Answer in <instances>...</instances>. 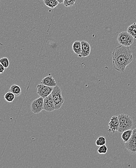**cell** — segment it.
<instances>
[{
  "label": "cell",
  "mask_w": 136,
  "mask_h": 168,
  "mask_svg": "<svg viewBox=\"0 0 136 168\" xmlns=\"http://www.w3.org/2000/svg\"><path fill=\"white\" fill-rule=\"evenodd\" d=\"M133 56L129 47H117L112 53L113 66L115 69L124 72L125 68L133 60Z\"/></svg>",
  "instance_id": "1"
},
{
  "label": "cell",
  "mask_w": 136,
  "mask_h": 168,
  "mask_svg": "<svg viewBox=\"0 0 136 168\" xmlns=\"http://www.w3.org/2000/svg\"><path fill=\"white\" fill-rule=\"evenodd\" d=\"M118 117L119 120L118 132L123 133L125 131L131 129L133 125V121L130 116L125 114H121Z\"/></svg>",
  "instance_id": "2"
},
{
  "label": "cell",
  "mask_w": 136,
  "mask_h": 168,
  "mask_svg": "<svg viewBox=\"0 0 136 168\" xmlns=\"http://www.w3.org/2000/svg\"><path fill=\"white\" fill-rule=\"evenodd\" d=\"M51 95L54 103L55 110H59L62 107L64 101V99L62 95V90L59 86H56L53 87Z\"/></svg>",
  "instance_id": "3"
},
{
  "label": "cell",
  "mask_w": 136,
  "mask_h": 168,
  "mask_svg": "<svg viewBox=\"0 0 136 168\" xmlns=\"http://www.w3.org/2000/svg\"><path fill=\"white\" fill-rule=\"evenodd\" d=\"M118 42L121 45L129 47L133 44L134 38L127 31L122 32L118 34L117 38Z\"/></svg>",
  "instance_id": "4"
},
{
  "label": "cell",
  "mask_w": 136,
  "mask_h": 168,
  "mask_svg": "<svg viewBox=\"0 0 136 168\" xmlns=\"http://www.w3.org/2000/svg\"><path fill=\"white\" fill-rule=\"evenodd\" d=\"M43 102L44 99L42 97L37 98L34 100L31 105V108L32 112L35 114H38L41 112L42 110H44Z\"/></svg>",
  "instance_id": "5"
},
{
  "label": "cell",
  "mask_w": 136,
  "mask_h": 168,
  "mask_svg": "<svg viewBox=\"0 0 136 168\" xmlns=\"http://www.w3.org/2000/svg\"><path fill=\"white\" fill-rule=\"evenodd\" d=\"M53 89V87L47 86L41 83L37 86V93L40 97L45 99L51 94Z\"/></svg>",
  "instance_id": "6"
},
{
  "label": "cell",
  "mask_w": 136,
  "mask_h": 168,
  "mask_svg": "<svg viewBox=\"0 0 136 168\" xmlns=\"http://www.w3.org/2000/svg\"><path fill=\"white\" fill-rule=\"evenodd\" d=\"M43 105H44V110L47 112H52L55 110L54 103L52 99L51 94L44 99Z\"/></svg>",
  "instance_id": "7"
},
{
  "label": "cell",
  "mask_w": 136,
  "mask_h": 168,
  "mask_svg": "<svg viewBox=\"0 0 136 168\" xmlns=\"http://www.w3.org/2000/svg\"><path fill=\"white\" fill-rule=\"evenodd\" d=\"M119 126V120L118 116H113L111 118L108 123V131L115 133L116 131H118Z\"/></svg>",
  "instance_id": "8"
},
{
  "label": "cell",
  "mask_w": 136,
  "mask_h": 168,
  "mask_svg": "<svg viewBox=\"0 0 136 168\" xmlns=\"http://www.w3.org/2000/svg\"><path fill=\"white\" fill-rule=\"evenodd\" d=\"M81 43H82V53L79 57H86L89 56L91 53V46L88 42L84 40L82 41Z\"/></svg>",
  "instance_id": "9"
},
{
  "label": "cell",
  "mask_w": 136,
  "mask_h": 168,
  "mask_svg": "<svg viewBox=\"0 0 136 168\" xmlns=\"http://www.w3.org/2000/svg\"><path fill=\"white\" fill-rule=\"evenodd\" d=\"M42 84H44L45 86H47L52 87H54L57 86L56 81L53 78L52 76L49 75L47 77L43 78L41 80Z\"/></svg>",
  "instance_id": "10"
},
{
  "label": "cell",
  "mask_w": 136,
  "mask_h": 168,
  "mask_svg": "<svg viewBox=\"0 0 136 168\" xmlns=\"http://www.w3.org/2000/svg\"><path fill=\"white\" fill-rule=\"evenodd\" d=\"M125 147L130 153L136 154V139L133 140H129L127 143H125Z\"/></svg>",
  "instance_id": "11"
},
{
  "label": "cell",
  "mask_w": 136,
  "mask_h": 168,
  "mask_svg": "<svg viewBox=\"0 0 136 168\" xmlns=\"http://www.w3.org/2000/svg\"><path fill=\"white\" fill-rule=\"evenodd\" d=\"M72 49L75 53L79 57L82 53V43L80 41H76L73 43Z\"/></svg>",
  "instance_id": "12"
},
{
  "label": "cell",
  "mask_w": 136,
  "mask_h": 168,
  "mask_svg": "<svg viewBox=\"0 0 136 168\" xmlns=\"http://www.w3.org/2000/svg\"><path fill=\"white\" fill-rule=\"evenodd\" d=\"M132 130L128 129L127 131L123 132L121 134V138L123 139L125 143H127L131 138L132 135Z\"/></svg>",
  "instance_id": "13"
},
{
  "label": "cell",
  "mask_w": 136,
  "mask_h": 168,
  "mask_svg": "<svg viewBox=\"0 0 136 168\" xmlns=\"http://www.w3.org/2000/svg\"><path fill=\"white\" fill-rule=\"evenodd\" d=\"M9 91L14 94L16 96H20L21 94V87L16 84H13L11 86L9 89Z\"/></svg>",
  "instance_id": "14"
},
{
  "label": "cell",
  "mask_w": 136,
  "mask_h": 168,
  "mask_svg": "<svg viewBox=\"0 0 136 168\" xmlns=\"http://www.w3.org/2000/svg\"><path fill=\"white\" fill-rule=\"evenodd\" d=\"M43 2L45 5L52 9L56 8L59 4V2L57 0H44Z\"/></svg>",
  "instance_id": "15"
},
{
  "label": "cell",
  "mask_w": 136,
  "mask_h": 168,
  "mask_svg": "<svg viewBox=\"0 0 136 168\" xmlns=\"http://www.w3.org/2000/svg\"><path fill=\"white\" fill-rule=\"evenodd\" d=\"M127 32L132 35L134 39H136V22H134L128 27Z\"/></svg>",
  "instance_id": "16"
},
{
  "label": "cell",
  "mask_w": 136,
  "mask_h": 168,
  "mask_svg": "<svg viewBox=\"0 0 136 168\" xmlns=\"http://www.w3.org/2000/svg\"><path fill=\"white\" fill-rule=\"evenodd\" d=\"M15 95L14 94H13L11 92H8V93H6L4 96L5 99L6 100V101H8V102H13L14 100L15 99Z\"/></svg>",
  "instance_id": "17"
},
{
  "label": "cell",
  "mask_w": 136,
  "mask_h": 168,
  "mask_svg": "<svg viewBox=\"0 0 136 168\" xmlns=\"http://www.w3.org/2000/svg\"><path fill=\"white\" fill-rule=\"evenodd\" d=\"M106 144V139L105 137L104 136L99 137L98 139L96 140V145L98 146H102L105 145Z\"/></svg>",
  "instance_id": "18"
},
{
  "label": "cell",
  "mask_w": 136,
  "mask_h": 168,
  "mask_svg": "<svg viewBox=\"0 0 136 168\" xmlns=\"http://www.w3.org/2000/svg\"><path fill=\"white\" fill-rule=\"evenodd\" d=\"M0 63H1L5 68H8L9 66V61L8 58L3 57L0 59Z\"/></svg>",
  "instance_id": "19"
},
{
  "label": "cell",
  "mask_w": 136,
  "mask_h": 168,
  "mask_svg": "<svg viewBox=\"0 0 136 168\" xmlns=\"http://www.w3.org/2000/svg\"><path fill=\"white\" fill-rule=\"evenodd\" d=\"M107 151H108V147L105 144L100 146L97 150V152L100 154H105L107 153Z\"/></svg>",
  "instance_id": "20"
},
{
  "label": "cell",
  "mask_w": 136,
  "mask_h": 168,
  "mask_svg": "<svg viewBox=\"0 0 136 168\" xmlns=\"http://www.w3.org/2000/svg\"><path fill=\"white\" fill-rule=\"evenodd\" d=\"M76 0H64L63 5L66 7H70L74 5Z\"/></svg>",
  "instance_id": "21"
},
{
  "label": "cell",
  "mask_w": 136,
  "mask_h": 168,
  "mask_svg": "<svg viewBox=\"0 0 136 168\" xmlns=\"http://www.w3.org/2000/svg\"><path fill=\"white\" fill-rule=\"evenodd\" d=\"M135 139H136V128H134L133 130L132 135V136H131L130 140H135Z\"/></svg>",
  "instance_id": "22"
},
{
  "label": "cell",
  "mask_w": 136,
  "mask_h": 168,
  "mask_svg": "<svg viewBox=\"0 0 136 168\" xmlns=\"http://www.w3.org/2000/svg\"><path fill=\"white\" fill-rule=\"evenodd\" d=\"M5 67L0 63V74H3L5 70Z\"/></svg>",
  "instance_id": "23"
},
{
  "label": "cell",
  "mask_w": 136,
  "mask_h": 168,
  "mask_svg": "<svg viewBox=\"0 0 136 168\" xmlns=\"http://www.w3.org/2000/svg\"><path fill=\"white\" fill-rule=\"evenodd\" d=\"M58 2L60 4H62V3H63V1H64V0H57Z\"/></svg>",
  "instance_id": "24"
},
{
  "label": "cell",
  "mask_w": 136,
  "mask_h": 168,
  "mask_svg": "<svg viewBox=\"0 0 136 168\" xmlns=\"http://www.w3.org/2000/svg\"><path fill=\"white\" fill-rule=\"evenodd\" d=\"M43 1H44V0H42Z\"/></svg>",
  "instance_id": "25"
}]
</instances>
